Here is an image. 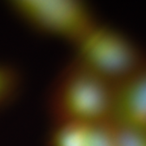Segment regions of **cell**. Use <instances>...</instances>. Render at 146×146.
I'll use <instances>...</instances> for the list:
<instances>
[{
    "label": "cell",
    "instance_id": "3",
    "mask_svg": "<svg viewBox=\"0 0 146 146\" xmlns=\"http://www.w3.org/2000/svg\"><path fill=\"white\" fill-rule=\"evenodd\" d=\"M7 4L31 29L72 46L98 22L90 6L79 0H11Z\"/></svg>",
    "mask_w": 146,
    "mask_h": 146
},
{
    "label": "cell",
    "instance_id": "2",
    "mask_svg": "<svg viewBox=\"0 0 146 146\" xmlns=\"http://www.w3.org/2000/svg\"><path fill=\"white\" fill-rule=\"evenodd\" d=\"M72 59L115 85L146 63V55L130 36L97 22L72 45Z\"/></svg>",
    "mask_w": 146,
    "mask_h": 146
},
{
    "label": "cell",
    "instance_id": "4",
    "mask_svg": "<svg viewBox=\"0 0 146 146\" xmlns=\"http://www.w3.org/2000/svg\"><path fill=\"white\" fill-rule=\"evenodd\" d=\"M110 124L146 130V63L114 85Z\"/></svg>",
    "mask_w": 146,
    "mask_h": 146
},
{
    "label": "cell",
    "instance_id": "1",
    "mask_svg": "<svg viewBox=\"0 0 146 146\" xmlns=\"http://www.w3.org/2000/svg\"><path fill=\"white\" fill-rule=\"evenodd\" d=\"M114 85L72 59L49 90L47 109L54 126L110 123Z\"/></svg>",
    "mask_w": 146,
    "mask_h": 146
},
{
    "label": "cell",
    "instance_id": "5",
    "mask_svg": "<svg viewBox=\"0 0 146 146\" xmlns=\"http://www.w3.org/2000/svg\"><path fill=\"white\" fill-rule=\"evenodd\" d=\"M49 146H115L110 123L54 126Z\"/></svg>",
    "mask_w": 146,
    "mask_h": 146
},
{
    "label": "cell",
    "instance_id": "6",
    "mask_svg": "<svg viewBox=\"0 0 146 146\" xmlns=\"http://www.w3.org/2000/svg\"><path fill=\"white\" fill-rule=\"evenodd\" d=\"M21 87V76L16 68L0 63V110L16 101Z\"/></svg>",
    "mask_w": 146,
    "mask_h": 146
},
{
    "label": "cell",
    "instance_id": "7",
    "mask_svg": "<svg viewBox=\"0 0 146 146\" xmlns=\"http://www.w3.org/2000/svg\"><path fill=\"white\" fill-rule=\"evenodd\" d=\"M110 126L115 146H146V130Z\"/></svg>",
    "mask_w": 146,
    "mask_h": 146
}]
</instances>
